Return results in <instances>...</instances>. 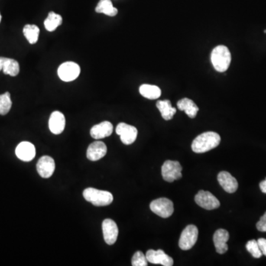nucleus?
Segmentation results:
<instances>
[{
	"label": "nucleus",
	"instance_id": "6e6552de",
	"mask_svg": "<svg viewBox=\"0 0 266 266\" xmlns=\"http://www.w3.org/2000/svg\"><path fill=\"white\" fill-rule=\"evenodd\" d=\"M195 200L198 206L206 210H213L221 206L218 198L208 191H199L195 196Z\"/></svg>",
	"mask_w": 266,
	"mask_h": 266
},
{
	"label": "nucleus",
	"instance_id": "dca6fc26",
	"mask_svg": "<svg viewBox=\"0 0 266 266\" xmlns=\"http://www.w3.org/2000/svg\"><path fill=\"white\" fill-rule=\"evenodd\" d=\"M113 131V126L110 121H103L93 126L90 130V135L94 139H102L111 136Z\"/></svg>",
	"mask_w": 266,
	"mask_h": 266
},
{
	"label": "nucleus",
	"instance_id": "c85d7f7f",
	"mask_svg": "<svg viewBox=\"0 0 266 266\" xmlns=\"http://www.w3.org/2000/svg\"><path fill=\"white\" fill-rule=\"evenodd\" d=\"M256 225H257L258 231H262V232H266V212L261 217L260 221L257 222Z\"/></svg>",
	"mask_w": 266,
	"mask_h": 266
},
{
	"label": "nucleus",
	"instance_id": "1a4fd4ad",
	"mask_svg": "<svg viewBox=\"0 0 266 266\" xmlns=\"http://www.w3.org/2000/svg\"><path fill=\"white\" fill-rule=\"evenodd\" d=\"M116 133L121 137V141L126 145L133 144L138 136V130L136 127L126 124L120 123L116 127Z\"/></svg>",
	"mask_w": 266,
	"mask_h": 266
},
{
	"label": "nucleus",
	"instance_id": "a211bd4d",
	"mask_svg": "<svg viewBox=\"0 0 266 266\" xmlns=\"http://www.w3.org/2000/svg\"><path fill=\"white\" fill-rule=\"evenodd\" d=\"M65 117L63 113L59 111H55L50 115L49 119V129L55 135H59L65 128Z\"/></svg>",
	"mask_w": 266,
	"mask_h": 266
},
{
	"label": "nucleus",
	"instance_id": "c756f323",
	"mask_svg": "<svg viewBox=\"0 0 266 266\" xmlns=\"http://www.w3.org/2000/svg\"><path fill=\"white\" fill-rule=\"evenodd\" d=\"M259 247H260V251H261L263 255L266 256V239L265 238H260L257 240Z\"/></svg>",
	"mask_w": 266,
	"mask_h": 266
},
{
	"label": "nucleus",
	"instance_id": "bb28decb",
	"mask_svg": "<svg viewBox=\"0 0 266 266\" xmlns=\"http://www.w3.org/2000/svg\"><path fill=\"white\" fill-rule=\"evenodd\" d=\"M245 247H246L247 251L254 258H260L263 255L261 251H260V247H259L258 243L256 240H251V241H248Z\"/></svg>",
	"mask_w": 266,
	"mask_h": 266
},
{
	"label": "nucleus",
	"instance_id": "aec40b11",
	"mask_svg": "<svg viewBox=\"0 0 266 266\" xmlns=\"http://www.w3.org/2000/svg\"><path fill=\"white\" fill-rule=\"evenodd\" d=\"M177 108L180 111H184L186 115L191 118H195L197 116L199 108L196 104L188 98H183L179 100L177 103Z\"/></svg>",
	"mask_w": 266,
	"mask_h": 266
},
{
	"label": "nucleus",
	"instance_id": "7c9ffc66",
	"mask_svg": "<svg viewBox=\"0 0 266 266\" xmlns=\"http://www.w3.org/2000/svg\"><path fill=\"white\" fill-rule=\"evenodd\" d=\"M260 189L263 193L266 194V178L260 183Z\"/></svg>",
	"mask_w": 266,
	"mask_h": 266
},
{
	"label": "nucleus",
	"instance_id": "f257e3e1",
	"mask_svg": "<svg viewBox=\"0 0 266 266\" xmlns=\"http://www.w3.org/2000/svg\"><path fill=\"white\" fill-rule=\"evenodd\" d=\"M221 136L215 132H206L194 139L192 151L195 153H204L216 148L221 143Z\"/></svg>",
	"mask_w": 266,
	"mask_h": 266
},
{
	"label": "nucleus",
	"instance_id": "a878e982",
	"mask_svg": "<svg viewBox=\"0 0 266 266\" xmlns=\"http://www.w3.org/2000/svg\"><path fill=\"white\" fill-rule=\"evenodd\" d=\"M12 106L11 94L8 92L0 95V115H5L8 113Z\"/></svg>",
	"mask_w": 266,
	"mask_h": 266
},
{
	"label": "nucleus",
	"instance_id": "f8f14e48",
	"mask_svg": "<svg viewBox=\"0 0 266 266\" xmlns=\"http://www.w3.org/2000/svg\"><path fill=\"white\" fill-rule=\"evenodd\" d=\"M147 261L153 264H160L163 266H173L174 261L170 256L167 255L163 250L150 249L146 254Z\"/></svg>",
	"mask_w": 266,
	"mask_h": 266
},
{
	"label": "nucleus",
	"instance_id": "6ab92c4d",
	"mask_svg": "<svg viewBox=\"0 0 266 266\" xmlns=\"http://www.w3.org/2000/svg\"><path fill=\"white\" fill-rule=\"evenodd\" d=\"M20 65L17 61L9 58L0 57V71L11 76H17L20 73Z\"/></svg>",
	"mask_w": 266,
	"mask_h": 266
},
{
	"label": "nucleus",
	"instance_id": "20e7f679",
	"mask_svg": "<svg viewBox=\"0 0 266 266\" xmlns=\"http://www.w3.org/2000/svg\"><path fill=\"white\" fill-rule=\"evenodd\" d=\"M150 209L160 218H167L174 212V205L168 198H157L150 203Z\"/></svg>",
	"mask_w": 266,
	"mask_h": 266
},
{
	"label": "nucleus",
	"instance_id": "f03ea898",
	"mask_svg": "<svg viewBox=\"0 0 266 266\" xmlns=\"http://www.w3.org/2000/svg\"><path fill=\"white\" fill-rule=\"evenodd\" d=\"M211 61L215 70L220 73L226 71L231 62V55L228 47L225 45L215 47L211 54Z\"/></svg>",
	"mask_w": 266,
	"mask_h": 266
},
{
	"label": "nucleus",
	"instance_id": "5701e85b",
	"mask_svg": "<svg viewBox=\"0 0 266 266\" xmlns=\"http://www.w3.org/2000/svg\"><path fill=\"white\" fill-rule=\"evenodd\" d=\"M139 92L142 96L148 99H157L161 95V90L155 85H142L139 88Z\"/></svg>",
	"mask_w": 266,
	"mask_h": 266
},
{
	"label": "nucleus",
	"instance_id": "39448f33",
	"mask_svg": "<svg viewBox=\"0 0 266 266\" xmlns=\"http://www.w3.org/2000/svg\"><path fill=\"white\" fill-rule=\"evenodd\" d=\"M182 166L178 161L166 160L161 167V174L163 180L173 182L182 177Z\"/></svg>",
	"mask_w": 266,
	"mask_h": 266
},
{
	"label": "nucleus",
	"instance_id": "9d476101",
	"mask_svg": "<svg viewBox=\"0 0 266 266\" xmlns=\"http://www.w3.org/2000/svg\"><path fill=\"white\" fill-rule=\"evenodd\" d=\"M56 168L54 160L50 156L44 155L40 157L37 162V170L39 175L43 178L51 177Z\"/></svg>",
	"mask_w": 266,
	"mask_h": 266
},
{
	"label": "nucleus",
	"instance_id": "412c9836",
	"mask_svg": "<svg viewBox=\"0 0 266 266\" xmlns=\"http://www.w3.org/2000/svg\"><path fill=\"white\" fill-rule=\"evenodd\" d=\"M156 107L161 113L162 118L166 121H170L173 119L177 110L172 107L171 102L170 100H162L158 101L156 103Z\"/></svg>",
	"mask_w": 266,
	"mask_h": 266
},
{
	"label": "nucleus",
	"instance_id": "4468645a",
	"mask_svg": "<svg viewBox=\"0 0 266 266\" xmlns=\"http://www.w3.org/2000/svg\"><path fill=\"white\" fill-rule=\"evenodd\" d=\"M108 148L102 141H95L88 147L87 157L91 161H97L106 155Z\"/></svg>",
	"mask_w": 266,
	"mask_h": 266
},
{
	"label": "nucleus",
	"instance_id": "ddd939ff",
	"mask_svg": "<svg viewBox=\"0 0 266 266\" xmlns=\"http://www.w3.org/2000/svg\"><path fill=\"white\" fill-rule=\"evenodd\" d=\"M16 155L19 159L23 161H30L36 156L35 147L30 142L23 141L16 148Z\"/></svg>",
	"mask_w": 266,
	"mask_h": 266
},
{
	"label": "nucleus",
	"instance_id": "b1692460",
	"mask_svg": "<svg viewBox=\"0 0 266 266\" xmlns=\"http://www.w3.org/2000/svg\"><path fill=\"white\" fill-rule=\"evenodd\" d=\"M40 28L35 24H26L23 28V33L30 44H35L39 40Z\"/></svg>",
	"mask_w": 266,
	"mask_h": 266
},
{
	"label": "nucleus",
	"instance_id": "393cba45",
	"mask_svg": "<svg viewBox=\"0 0 266 266\" xmlns=\"http://www.w3.org/2000/svg\"><path fill=\"white\" fill-rule=\"evenodd\" d=\"M62 23V17L54 12H50L47 18L44 20V27L48 31H54Z\"/></svg>",
	"mask_w": 266,
	"mask_h": 266
},
{
	"label": "nucleus",
	"instance_id": "423d86ee",
	"mask_svg": "<svg viewBox=\"0 0 266 266\" xmlns=\"http://www.w3.org/2000/svg\"><path fill=\"white\" fill-rule=\"evenodd\" d=\"M198 238V228L194 225H187L182 231L179 240V247L183 251L191 249L196 244Z\"/></svg>",
	"mask_w": 266,
	"mask_h": 266
},
{
	"label": "nucleus",
	"instance_id": "4be33fe9",
	"mask_svg": "<svg viewBox=\"0 0 266 266\" xmlns=\"http://www.w3.org/2000/svg\"><path fill=\"white\" fill-rule=\"evenodd\" d=\"M95 11L109 17H115L118 14V9L114 8L111 0H100L95 8Z\"/></svg>",
	"mask_w": 266,
	"mask_h": 266
},
{
	"label": "nucleus",
	"instance_id": "f3484780",
	"mask_svg": "<svg viewBox=\"0 0 266 266\" xmlns=\"http://www.w3.org/2000/svg\"><path fill=\"white\" fill-rule=\"evenodd\" d=\"M228 239H229V234L226 230L220 228L215 231L213 241L216 251L218 254H225L228 251V247L227 242Z\"/></svg>",
	"mask_w": 266,
	"mask_h": 266
},
{
	"label": "nucleus",
	"instance_id": "cd10ccee",
	"mask_svg": "<svg viewBox=\"0 0 266 266\" xmlns=\"http://www.w3.org/2000/svg\"><path fill=\"white\" fill-rule=\"evenodd\" d=\"M147 257L141 251H137L132 258V266H147L148 265Z\"/></svg>",
	"mask_w": 266,
	"mask_h": 266
},
{
	"label": "nucleus",
	"instance_id": "9b49d317",
	"mask_svg": "<svg viewBox=\"0 0 266 266\" xmlns=\"http://www.w3.org/2000/svg\"><path fill=\"white\" fill-rule=\"evenodd\" d=\"M104 239L108 245H113L118 236V228L115 222L111 219H106L102 222Z\"/></svg>",
	"mask_w": 266,
	"mask_h": 266
},
{
	"label": "nucleus",
	"instance_id": "0eeeda50",
	"mask_svg": "<svg viewBox=\"0 0 266 266\" xmlns=\"http://www.w3.org/2000/svg\"><path fill=\"white\" fill-rule=\"evenodd\" d=\"M80 72V66L78 64L73 62H66L59 66L58 76L64 82H72L79 77Z\"/></svg>",
	"mask_w": 266,
	"mask_h": 266
},
{
	"label": "nucleus",
	"instance_id": "7ed1b4c3",
	"mask_svg": "<svg viewBox=\"0 0 266 266\" xmlns=\"http://www.w3.org/2000/svg\"><path fill=\"white\" fill-rule=\"evenodd\" d=\"M83 196L87 201L94 206H108L113 201V196L108 191L99 190L95 188H88L83 192Z\"/></svg>",
	"mask_w": 266,
	"mask_h": 266
},
{
	"label": "nucleus",
	"instance_id": "2f4dec72",
	"mask_svg": "<svg viewBox=\"0 0 266 266\" xmlns=\"http://www.w3.org/2000/svg\"><path fill=\"white\" fill-rule=\"evenodd\" d=\"M1 20H2V17H1V14H0V22H1Z\"/></svg>",
	"mask_w": 266,
	"mask_h": 266
},
{
	"label": "nucleus",
	"instance_id": "2eb2a0df",
	"mask_svg": "<svg viewBox=\"0 0 266 266\" xmlns=\"http://www.w3.org/2000/svg\"><path fill=\"white\" fill-rule=\"evenodd\" d=\"M218 182L222 189L228 193H234L238 189V182L228 172L222 171L218 174Z\"/></svg>",
	"mask_w": 266,
	"mask_h": 266
}]
</instances>
